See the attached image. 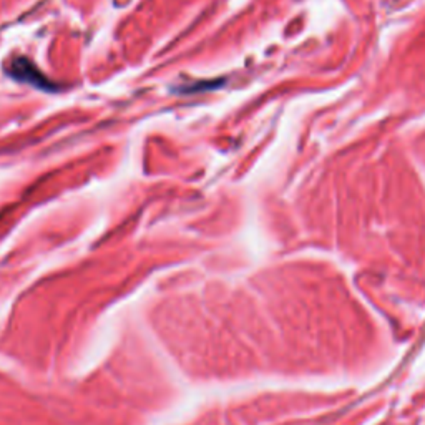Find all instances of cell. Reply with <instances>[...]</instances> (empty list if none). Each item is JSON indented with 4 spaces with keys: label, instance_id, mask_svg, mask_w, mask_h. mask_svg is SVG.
Listing matches in <instances>:
<instances>
[{
    "label": "cell",
    "instance_id": "cell-1",
    "mask_svg": "<svg viewBox=\"0 0 425 425\" xmlns=\"http://www.w3.org/2000/svg\"><path fill=\"white\" fill-rule=\"evenodd\" d=\"M8 75L14 77L17 82L22 84H30L37 88L43 90H54V84H50L49 78L42 75V72L37 70L33 63H30L27 59H15L14 62L8 65Z\"/></svg>",
    "mask_w": 425,
    "mask_h": 425
}]
</instances>
